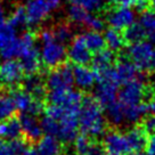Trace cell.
<instances>
[{"label":"cell","instance_id":"1","mask_svg":"<svg viewBox=\"0 0 155 155\" xmlns=\"http://www.w3.org/2000/svg\"><path fill=\"white\" fill-rule=\"evenodd\" d=\"M103 106L94 96H84L79 114V130L94 139L104 136L108 129Z\"/></svg>","mask_w":155,"mask_h":155},{"label":"cell","instance_id":"2","mask_svg":"<svg viewBox=\"0 0 155 155\" xmlns=\"http://www.w3.org/2000/svg\"><path fill=\"white\" fill-rule=\"evenodd\" d=\"M128 58L138 70V72H155V46L148 40L130 45Z\"/></svg>","mask_w":155,"mask_h":155},{"label":"cell","instance_id":"3","mask_svg":"<svg viewBox=\"0 0 155 155\" xmlns=\"http://www.w3.org/2000/svg\"><path fill=\"white\" fill-rule=\"evenodd\" d=\"M150 90L140 78L123 84L117 94V101L123 106H135L141 103L154 99L150 96Z\"/></svg>","mask_w":155,"mask_h":155},{"label":"cell","instance_id":"4","mask_svg":"<svg viewBox=\"0 0 155 155\" xmlns=\"http://www.w3.org/2000/svg\"><path fill=\"white\" fill-rule=\"evenodd\" d=\"M9 97L14 103L16 111L21 113L37 116L45 112V101L35 99L26 91H24L22 88H13L9 92Z\"/></svg>","mask_w":155,"mask_h":155},{"label":"cell","instance_id":"5","mask_svg":"<svg viewBox=\"0 0 155 155\" xmlns=\"http://www.w3.org/2000/svg\"><path fill=\"white\" fill-rule=\"evenodd\" d=\"M62 0H28L25 4L28 24L38 25L47 18L53 10L61 6Z\"/></svg>","mask_w":155,"mask_h":155},{"label":"cell","instance_id":"6","mask_svg":"<svg viewBox=\"0 0 155 155\" xmlns=\"http://www.w3.org/2000/svg\"><path fill=\"white\" fill-rule=\"evenodd\" d=\"M73 84V68L66 63L51 70L46 78V86L48 91L72 89Z\"/></svg>","mask_w":155,"mask_h":155},{"label":"cell","instance_id":"7","mask_svg":"<svg viewBox=\"0 0 155 155\" xmlns=\"http://www.w3.org/2000/svg\"><path fill=\"white\" fill-rule=\"evenodd\" d=\"M68 57V49L65 45L58 41H51L49 44L42 45L40 49V59L41 64L48 68H57L58 66L65 64V59Z\"/></svg>","mask_w":155,"mask_h":155},{"label":"cell","instance_id":"8","mask_svg":"<svg viewBox=\"0 0 155 155\" xmlns=\"http://www.w3.org/2000/svg\"><path fill=\"white\" fill-rule=\"evenodd\" d=\"M102 143L106 155H128L131 153L126 135L111 126L104 134Z\"/></svg>","mask_w":155,"mask_h":155},{"label":"cell","instance_id":"9","mask_svg":"<svg viewBox=\"0 0 155 155\" xmlns=\"http://www.w3.org/2000/svg\"><path fill=\"white\" fill-rule=\"evenodd\" d=\"M35 42H37V35L33 32L26 31L19 38H16V40H14L9 46L2 49L0 51V55L4 58V61L17 59V58L19 59L26 51L35 47Z\"/></svg>","mask_w":155,"mask_h":155},{"label":"cell","instance_id":"10","mask_svg":"<svg viewBox=\"0 0 155 155\" xmlns=\"http://www.w3.org/2000/svg\"><path fill=\"white\" fill-rule=\"evenodd\" d=\"M0 80L5 86L15 88L24 80V71L18 59L4 61L0 64Z\"/></svg>","mask_w":155,"mask_h":155},{"label":"cell","instance_id":"11","mask_svg":"<svg viewBox=\"0 0 155 155\" xmlns=\"http://www.w3.org/2000/svg\"><path fill=\"white\" fill-rule=\"evenodd\" d=\"M106 21L111 29L116 31H124L136 23V13L131 8L115 7L107 13Z\"/></svg>","mask_w":155,"mask_h":155},{"label":"cell","instance_id":"12","mask_svg":"<svg viewBox=\"0 0 155 155\" xmlns=\"http://www.w3.org/2000/svg\"><path fill=\"white\" fill-rule=\"evenodd\" d=\"M68 59L77 65H88L92 62V54L88 49V47L84 44L82 35H77L70 42V47L68 49Z\"/></svg>","mask_w":155,"mask_h":155},{"label":"cell","instance_id":"13","mask_svg":"<svg viewBox=\"0 0 155 155\" xmlns=\"http://www.w3.org/2000/svg\"><path fill=\"white\" fill-rule=\"evenodd\" d=\"M18 117L19 121H21V126H22L23 138L30 145L38 144V141L42 138L44 131H42L40 121H38L37 116L21 113Z\"/></svg>","mask_w":155,"mask_h":155},{"label":"cell","instance_id":"14","mask_svg":"<svg viewBox=\"0 0 155 155\" xmlns=\"http://www.w3.org/2000/svg\"><path fill=\"white\" fill-rule=\"evenodd\" d=\"M22 89L33 98L40 99V101H45L48 92L46 80H44L38 74L26 75V78H24V80L22 81Z\"/></svg>","mask_w":155,"mask_h":155},{"label":"cell","instance_id":"15","mask_svg":"<svg viewBox=\"0 0 155 155\" xmlns=\"http://www.w3.org/2000/svg\"><path fill=\"white\" fill-rule=\"evenodd\" d=\"M127 140L129 143L131 153L140 154L141 152L146 150L148 144V135L140 124H136L126 132Z\"/></svg>","mask_w":155,"mask_h":155},{"label":"cell","instance_id":"16","mask_svg":"<svg viewBox=\"0 0 155 155\" xmlns=\"http://www.w3.org/2000/svg\"><path fill=\"white\" fill-rule=\"evenodd\" d=\"M114 70H115L116 80L122 86L139 78L138 70L136 68V66L132 64L130 59L127 57H122L120 59H117L115 65H114Z\"/></svg>","mask_w":155,"mask_h":155},{"label":"cell","instance_id":"17","mask_svg":"<svg viewBox=\"0 0 155 155\" xmlns=\"http://www.w3.org/2000/svg\"><path fill=\"white\" fill-rule=\"evenodd\" d=\"M119 86L115 82H101L97 83L95 89V98L103 107L108 106L110 104L117 101Z\"/></svg>","mask_w":155,"mask_h":155},{"label":"cell","instance_id":"18","mask_svg":"<svg viewBox=\"0 0 155 155\" xmlns=\"http://www.w3.org/2000/svg\"><path fill=\"white\" fill-rule=\"evenodd\" d=\"M22 126L18 115H13L5 121L0 122V139L5 141H13L22 138Z\"/></svg>","mask_w":155,"mask_h":155},{"label":"cell","instance_id":"19","mask_svg":"<svg viewBox=\"0 0 155 155\" xmlns=\"http://www.w3.org/2000/svg\"><path fill=\"white\" fill-rule=\"evenodd\" d=\"M74 84L80 90H89L96 83V77L94 70L88 65H77L73 68Z\"/></svg>","mask_w":155,"mask_h":155},{"label":"cell","instance_id":"20","mask_svg":"<svg viewBox=\"0 0 155 155\" xmlns=\"http://www.w3.org/2000/svg\"><path fill=\"white\" fill-rule=\"evenodd\" d=\"M19 63L23 68L24 74L26 75H33L38 74L39 70L41 68V59H40V51L37 47L32 48L19 58Z\"/></svg>","mask_w":155,"mask_h":155},{"label":"cell","instance_id":"21","mask_svg":"<svg viewBox=\"0 0 155 155\" xmlns=\"http://www.w3.org/2000/svg\"><path fill=\"white\" fill-rule=\"evenodd\" d=\"M39 155H63L64 146L57 138L51 136H44L37 144Z\"/></svg>","mask_w":155,"mask_h":155},{"label":"cell","instance_id":"22","mask_svg":"<svg viewBox=\"0 0 155 155\" xmlns=\"http://www.w3.org/2000/svg\"><path fill=\"white\" fill-rule=\"evenodd\" d=\"M84 44L88 47V49L91 51V54H97L106 49V42L104 34L96 31H87L82 35Z\"/></svg>","mask_w":155,"mask_h":155},{"label":"cell","instance_id":"23","mask_svg":"<svg viewBox=\"0 0 155 155\" xmlns=\"http://www.w3.org/2000/svg\"><path fill=\"white\" fill-rule=\"evenodd\" d=\"M105 112H106L107 122H110L111 127H113V128H116L117 126H120L126 121L124 106L119 101L112 103L108 106L105 107Z\"/></svg>","mask_w":155,"mask_h":155},{"label":"cell","instance_id":"24","mask_svg":"<svg viewBox=\"0 0 155 155\" xmlns=\"http://www.w3.org/2000/svg\"><path fill=\"white\" fill-rule=\"evenodd\" d=\"M104 38H105L107 49H110L113 53L120 51L124 47V45H126V40L123 38V34L120 31L113 30L111 28L105 31Z\"/></svg>","mask_w":155,"mask_h":155},{"label":"cell","instance_id":"25","mask_svg":"<svg viewBox=\"0 0 155 155\" xmlns=\"http://www.w3.org/2000/svg\"><path fill=\"white\" fill-rule=\"evenodd\" d=\"M123 38L126 40L127 44H137V42H140L144 41L145 38L147 37V32L146 30L141 26L140 23H134V24L129 26L127 30L123 31Z\"/></svg>","mask_w":155,"mask_h":155},{"label":"cell","instance_id":"26","mask_svg":"<svg viewBox=\"0 0 155 155\" xmlns=\"http://www.w3.org/2000/svg\"><path fill=\"white\" fill-rule=\"evenodd\" d=\"M92 15L94 14L88 13L86 9H83L82 7L75 5V4H71L70 7L68 8V18L71 19V22H73L74 24H79V25L82 24L87 26Z\"/></svg>","mask_w":155,"mask_h":155},{"label":"cell","instance_id":"27","mask_svg":"<svg viewBox=\"0 0 155 155\" xmlns=\"http://www.w3.org/2000/svg\"><path fill=\"white\" fill-rule=\"evenodd\" d=\"M16 108L9 95L0 94V122L5 121L8 117L15 115Z\"/></svg>","mask_w":155,"mask_h":155},{"label":"cell","instance_id":"28","mask_svg":"<svg viewBox=\"0 0 155 155\" xmlns=\"http://www.w3.org/2000/svg\"><path fill=\"white\" fill-rule=\"evenodd\" d=\"M110 0H72V4L82 7L88 13H98L107 6Z\"/></svg>","mask_w":155,"mask_h":155},{"label":"cell","instance_id":"29","mask_svg":"<svg viewBox=\"0 0 155 155\" xmlns=\"http://www.w3.org/2000/svg\"><path fill=\"white\" fill-rule=\"evenodd\" d=\"M115 61V55L110 49H104L95 54L92 57V66H112Z\"/></svg>","mask_w":155,"mask_h":155},{"label":"cell","instance_id":"30","mask_svg":"<svg viewBox=\"0 0 155 155\" xmlns=\"http://www.w3.org/2000/svg\"><path fill=\"white\" fill-rule=\"evenodd\" d=\"M16 29L8 23L0 29V51L9 46L14 40H16Z\"/></svg>","mask_w":155,"mask_h":155},{"label":"cell","instance_id":"31","mask_svg":"<svg viewBox=\"0 0 155 155\" xmlns=\"http://www.w3.org/2000/svg\"><path fill=\"white\" fill-rule=\"evenodd\" d=\"M8 23H9L13 28H19L22 25L28 24V17H26V10H25L24 6H18L14 9V12L10 14L9 18H8Z\"/></svg>","mask_w":155,"mask_h":155},{"label":"cell","instance_id":"32","mask_svg":"<svg viewBox=\"0 0 155 155\" xmlns=\"http://www.w3.org/2000/svg\"><path fill=\"white\" fill-rule=\"evenodd\" d=\"M40 124H41V128H42V131L47 136H51V137H55L57 138L58 134H59V129H61V126H59V122L54 120L49 116L45 115L41 121H40Z\"/></svg>","mask_w":155,"mask_h":155},{"label":"cell","instance_id":"33","mask_svg":"<svg viewBox=\"0 0 155 155\" xmlns=\"http://www.w3.org/2000/svg\"><path fill=\"white\" fill-rule=\"evenodd\" d=\"M53 31L56 41L61 44L65 45V42H71L73 40V31L68 24H58Z\"/></svg>","mask_w":155,"mask_h":155},{"label":"cell","instance_id":"34","mask_svg":"<svg viewBox=\"0 0 155 155\" xmlns=\"http://www.w3.org/2000/svg\"><path fill=\"white\" fill-rule=\"evenodd\" d=\"M139 23L146 30L147 33H155V10H145L141 13Z\"/></svg>","mask_w":155,"mask_h":155},{"label":"cell","instance_id":"35","mask_svg":"<svg viewBox=\"0 0 155 155\" xmlns=\"http://www.w3.org/2000/svg\"><path fill=\"white\" fill-rule=\"evenodd\" d=\"M140 127L147 132L148 136L155 135V115L145 116L140 122Z\"/></svg>","mask_w":155,"mask_h":155},{"label":"cell","instance_id":"36","mask_svg":"<svg viewBox=\"0 0 155 155\" xmlns=\"http://www.w3.org/2000/svg\"><path fill=\"white\" fill-rule=\"evenodd\" d=\"M39 40H40L41 45L49 44V42H51V41H55L56 39H55L54 31L53 30H48V29L42 30V31L39 33Z\"/></svg>","mask_w":155,"mask_h":155},{"label":"cell","instance_id":"37","mask_svg":"<svg viewBox=\"0 0 155 155\" xmlns=\"http://www.w3.org/2000/svg\"><path fill=\"white\" fill-rule=\"evenodd\" d=\"M0 155H16L12 148L9 141H5L0 139Z\"/></svg>","mask_w":155,"mask_h":155},{"label":"cell","instance_id":"38","mask_svg":"<svg viewBox=\"0 0 155 155\" xmlns=\"http://www.w3.org/2000/svg\"><path fill=\"white\" fill-rule=\"evenodd\" d=\"M113 4H115L117 7H127V8H131V7H136L138 0H110Z\"/></svg>","mask_w":155,"mask_h":155},{"label":"cell","instance_id":"39","mask_svg":"<svg viewBox=\"0 0 155 155\" xmlns=\"http://www.w3.org/2000/svg\"><path fill=\"white\" fill-rule=\"evenodd\" d=\"M146 155H155V135L150 136L148 144L146 147Z\"/></svg>","mask_w":155,"mask_h":155},{"label":"cell","instance_id":"40","mask_svg":"<svg viewBox=\"0 0 155 155\" xmlns=\"http://www.w3.org/2000/svg\"><path fill=\"white\" fill-rule=\"evenodd\" d=\"M8 24V19L6 17V12L4 9V6L0 4V29Z\"/></svg>","mask_w":155,"mask_h":155},{"label":"cell","instance_id":"41","mask_svg":"<svg viewBox=\"0 0 155 155\" xmlns=\"http://www.w3.org/2000/svg\"><path fill=\"white\" fill-rule=\"evenodd\" d=\"M22 155H39V153L37 152V150H35V148H33V147H32V146H29V147L25 150V152Z\"/></svg>","mask_w":155,"mask_h":155},{"label":"cell","instance_id":"42","mask_svg":"<svg viewBox=\"0 0 155 155\" xmlns=\"http://www.w3.org/2000/svg\"><path fill=\"white\" fill-rule=\"evenodd\" d=\"M147 39L150 44L155 46V33H147Z\"/></svg>","mask_w":155,"mask_h":155},{"label":"cell","instance_id":"43","mask_svg":"<svg viewBox=\"0 0 155 155\" xmlns=\"http://www.w3.org/2000/svg\"><path fill=\"white\" fill-rule=\"evenodd\" d=\"M148 2H150V6L152 7V9L155 10V0H148Z\"/></svg>","mask_w":155,"mask_h":155},{"label":"cell","instance_id":"44","mask_svg":"<svg viewBox=\"0 0 155 155\" xmlns=\"http://www.w3.org/2000/svg\"><path fill=\"white\" fill-rule=\"evenodd\" d=\"M128 155H140V154H135V153H130V154H128Z\"/></svg>","mask_w":155,"mask_h":155},{"label":"cell","instance_id":"45","mask_svg":"<svg viewBox=\"0 0 155 155\" xmlns=\"http://www.w3.org/2000/svg\"><path fill=\"white\" fill-rule=\"evenodd\" d=\"M1 84H2V82H1V80H0V88H1Z\"/></svg>","mask_w":155,"mask_h":155}]
</instances>
